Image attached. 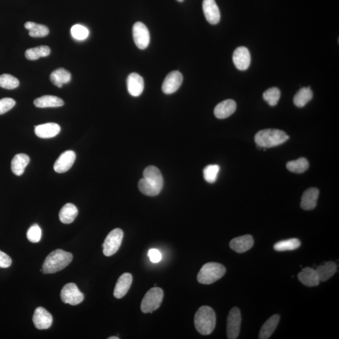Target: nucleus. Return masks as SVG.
<instances>
[{"label": "nucleus", "mask_w": 339, "mask_h": 339, "mask_svg": "<svg viewBox=\"0 0 339 339\" xmlns=\"http://www.w3.org/2000/svg\"><path fill=\"white\" fill-rule=\"evenodd\" d=\"M241 311L238 307L230 310L227 319V336L229 339L237 338L240 334L241 324Z\"/></svg>", "instance_id": "1a4fd4ad"}, {"label": "nucleus", "mask_w": 339, "mask_h": 339, "mask_svg": "<svg viewBox=\"0 0 339 339\" xmlns=\"http://www.w3.org/2000/svg\"><path fill=\"white\" fill-rule=\"evenodd\" d=\"M178 2H182L183 0H177Z\"/></svg>", "instance_id": "37998d69"}, {"label": "nucleus", "mask_w": 339, "mask_h": 339, "mask_svg": "<svg viewBox=\"0 0 339 339\" xmlns=\"http://www.w3.org/2000/svg\"><path fill=\"white\" fill-rule=\"evenodd\" d=\"M25 28L29 30V35L32 37H44L49 35V28L44 25L37 24L35 22H27Z\"/></svg>", "instance_id": "c756f323"}, {"label": "nucleus", "mask_w": 339, "mask_h": 339, "mask_svg": "<svg viewBox=\"0 0 339 339\" xmlns=\"http://www.w3.org/2000/svg\"><path fill=\"white\" fill-rule=\"evenodd\" d=\"M319 190L316 188H310L305 190L302 197L300 206L303 209L310 210L315 209L317 204Z\"/></svg>", "instance_id": "aec40b11"}, {"label": "nucleus", "mask_w": 339, "mask_h": 339, "mask_svg": "<svg viewBox=\"0 0 339 339\" xmlns=\"http://www.w3.org/2000/svg\"><path fill=\"white\" fill-rule=\"evenodd\" d=\"M51 82L58 88H62L63 84H68L71 81V72L65 68H59L53 71L50 76Z\"/></svg>", "instance_id": "393cba45"}, {"label": "nucleus", "mask_w": 339, "mask_h": 339, "mask_svg": "<svg viewBox=\"0 0 339 339\" xmlns=\"http://www.w3.org/2000/svg\"><path fill=\"white\" fill-rule=\"evenodd\" d=\"M162 288L154 287L147 292L141 304V310L144 313H152L160 307L163 299Z\"/></svg>", "instance_id": "423d86ee"}, {"label": "nucleus", "mask_w": 339, "mask_h": 339, "mask_svg": "<svg viewBox=\"0 0 339 339\" xmlns=\"http://www.w3.org/2000/svg\"><path fill=\"white\" fill-rule=\"evenodd\" d=\"M51 54V49L46 46H41L27 50L26 57L28 60H35L40 57L49 56Z\"/></svg>", "instance_id": "7c9ffc66"}, {"label": "nucleus", "mask_w": 339, "mask_h": 339, "mask_svg": "<svg viewBox=\"0 0 339 339\" xmlns=\"http://www.w3.org/2000/svg\"><path fill=\"white\" fill-rule=\"evenodd\" d=\"M15 104V100L12 98H6L0 99V115H4L12 110Z\"/></svg>", "instance_id": "58836bf2"}, {"label": "nucleus", "mask_w": 339, "mask_h": 339, "mask_svg": "<svg viewBox=\"0 0 339 339\" xmlns=\"http://www.w3.org/2000/svg\"><path fill=\"white\" fill-rule=\"evenodd\" d=\"M123 230L119 228L111 230L108 234L102 245L103 254L105 257H111L118 251L123 241Z\"/></svg>", "instance_id": "0eeeda50"}, {"label": "nucleus", "mask_w": 339, "mask_h": 339, "mask_svg": "<svg viewBox=\"0 0 339 339\" xmlns=\"http://www.w3.org/2000/svg\"><path fill=\"white\" fill-rule=\"evenodd\" d=\"M232 60L236 68L239 70H246L251 63V55L249 50L245 47H238L233 54Z\"/></svg>", "instance_id": "4468645a"}, {"label": "nucleus", "mask_w": 339, "mask_h": 339, "mask_svg": "<svg viewBox=\"0 0 339 339\" xmlns=\"http://www.w3.org/2000/svg\"><path fill=\"white\" fill-rule=\"evenodd\" d=\"M60 132L59 124L48 123L35 126V133L38 137L44 139L55 137Z\"/></svg>", "instance_id": "6ab92c4d"}, {"label": "nucleus", "mask_w": 339, "mask_h": 339, "mask_svg": "<svg viewBox=\"0 0 339 339\" xmlns=\"http://www.w3.org/2000/svg\"><path fill=\"white\" fill-rule=\"evenodd\" d=\"M289 136L282 130L267 129L260 131L255 135V142L262 148H271L284 143Z\"/></svg>", "instance_id": "20e7f679"}, {"label": "nucleus", "mask_w": 339, "mask_h": 339, "mask_svg": "<svg viewBox=\"0 0 339 339\" xmlns=\"http://www.w3.org/2000/svg\"><path fill=\"white\" fill-rule=\"evenodd\" d=\"M280 319V315H277V314L271 316L261 327L259 338L267 339L270 337L277 329L278 324L279 323Z\"/></svg>", "instance_id": "bb28decb"}, {"label": "nucleus", "mask_w": 339, "mask_h": 339, "mask_svg": "<svg viewBox=\"0 0 339 339\" xmlns=\"http://www.w3.org/2000/svg\"><path fill=\"white\" fill-rule=\"evenodd\" d=\"M337 269V265L333 261H328L319 265L315 270L320 282H326L336 273Z\"/></svg>", "instance_id": "b1692460"}, {"label": "nucleus", "mask_w": 339, "mask_h": 339, "mask_svg": "<svg viewBox=\"0 0 339 339\" xmlns=\"http://www.w3.org/2000/svg\"><path fill=\"white\" fill-rule=\"evenodd\" d=\"M313 98V93L310 87L302 88L294 96L293 102L296 107H304Z\"/></svg>", "instance_id": "c85d7f7f"}, {"label": "nucleus", "mask_w": 339, "mask_h": 339, "mask_svg": "<svg viewBox=\"0 0 339 339\" xmlns=\"http://www.w3.org/2000/svg\"><path fill=\"white\" fill-rule=\"evenodd\" d=\"M118 337H115V336H112V337H110L108 339H119Z\"/></svg>", "instance_id": "79ce46f5"}, {"label": "nucleus", "mask_w": 339, "mask_h": 339, "mask_svg": "<svg viewBox=\"0 0 339 339\" xmlns=\"http://www.w3.org/2000/svg\"><path fill=\"white\" fill-rule=\"evenodd\" d=\"M163 187V179L160 170L154 166H150L143 172V178L138 182V188L141 193L147 196L158 195Z\"/></svg>", "instance_id": "f257e3e1"}, {"label": "nucleus", "mask_w": 339, "mask_h": 339, "mask_svg": "<svg viewBox=\"0 0 339 339\" xmlns=\"http://www.w3.org/2000/svg\"><path fill=\"white\" fill-rule=\"evenodd\" d=\"M89 30L87 28L81 25H75L71 28V34L72 37L77 40H82L86 39L89 36Z\"/></svg>", "instance_id": "e433bc0d"}, {"label": "nucleus", "mask_w": 339, "mask_h": 339, "mask_svg": "<svg viewBox=\"0 0 339 339\" xmlns=\"http://www.w3.org/2000/svg\"><path fill=\"white\" fill-rule=\"evenodd\" d=\"M33 103L36 107L40 108H57L62 107L65 102L57 96L46 95L36 99Z\"/></svg>", "instance_id": "a878e982"}, {"label": "nucleus", "mask_w": 339, "mask_h": 339, "mask_svg": "<svg viewBox=\"0 0 339 339\" xmlns=\"http://www.w3.org/2000/svg\"><path fill=\"white\" fill-rule=\"evenodd\" d=\"M20 84L19 80L15 77L8 74H4L0 76V87L6 90H14L18 88Z\"/></svg>", "instance_id": "72a5a7b5"}, {"label": "nucleus", "mask_w": 339, "mask_h": 339, "mask_svg": "<svg viewBox=\"0 0 339 339\" xmlns=\"http://www.w3.org/2000/svg\"><path fill=\"white\" fill-rule=\"evenodd\" d=\"M287 168L293 173L302 174L307 171L309 168V163L305 158H300L299 159L290 161L287 164Z\"/></svg>", "instance_id": "473e14b6"}, {"label": "nucleus", "mask_w": 339, "mask_h": 339, "mask_svg": "<svg viewBox=\"0 0 339 339\" xmlns=\"http://www.w3.org/2000/svg\"><path fill=\"white\" fill-rule=\"evenodd\" d=\"M133 36L136 46L140 49L149 46L150 36L148 28L142 22H138L133 27Z\"/></svg>", "instance_id": "9d476101"}, {"label": "nucleus", "mask_w": 339, "mask_h": 339, "mask_svg": "<svg viewBox=\"0 0 339 339\" xmlns=\"http://www.w3.org/2000/svg\"><path fill=\"white\" fill-rule=\"evenodd\" d=\"M202 8L205 17L209 23L213 25L219 23L221 19V13L215 0H204Z\"/></svg>", "instance_id": "2eb2a0df"}, {"label": "nucleus", "mask_w": 339, "mask_h": 339, "mask_svg": "<svg viewBox=\"0 0 339 339\" xmlns=\"http://www.w3.org/2000/svg\"><path fill=\"white\" fill-rule=\"evenodd\" d=\"M78 215V209L71 203L66 204L59 213L60 221L63 224H69L74 222Z\"/></svg>", "instance_id": "cd10ccee"}, {"label": "nucleus", "mask_w": 339, "mask_h": 339, "mask_svg": "<svg viewBox=\"0 0 339 339\" xmlns=\"http://www.w3.org/2000/svg\"><path fill=\"white\" fill-rule=\"evenodd\" d=\"M132 275L129 273H125L119 278L114 290L115 298L119 299L126 295L132 285Z\"/></svg>", "instance_id": "a211bd4d"}, {"label": "nucleus", "mask_w": 339, "mask_h": 339, "mask_svg": "<svg viewBox=\"0 0 339 339\" xmlns=\"http://www.w3.org/2000/svg\"><path fill=\"white\" fill-rule=\"evenodd\" d=\"M236 110V103L234 100L227 99L216 105L215 115L218 119L229 117Z\"/></svg>", "instance_id": "412c9836"}, {"label": "nucleus", "mask_w": 339, "mask_h": 339, "mask_svg": "<svg viewBox=\"0 0 339 339\" xmlns=\"http://www.w3.org/2000/svg\"><path fill=\"white\" fill-rule=\"evenodd\" d=\"M72 259L73 255L71 252L62 249L54 250L46 257L41 271L44 274L57 273L67 267Z\"/></svg>", "instance_id": "f03ea898"}, {"label": "nucleus", "mask_w": 339, "mask_h": 339, "mask_svg": "<svg viewBox=\"0 0 339 339\" xmlns=\"http://www.w3.org/2000/svg\"><path fill=\"white\" fill-rule=\"evenodd\" d=\"M281 96V92L279 88H271L263 93V99L269 105L274 107L278 104Z\"/></svg>", "instance_id": "f704fd0d"}, {"label": "nucleus", "mask_w": 339, "mask_h": 339, "mask_svg": "<svg viewBox=\"0 0 339 339\" xmlns=\"http://www.w3.org/2000/svg\"><path fill=\"white\" fill-rule=\"evenodd\" d=\"M301 246V242L299 239L293 238L290 240L278 242L274 245V249L277 251H293Z\"/></svg>", "instance_id": "2f4dec72"}, {"label": "nucleus", "mask_w": 339, "mask_h": 339, "mask_svg": "<svg viewBox=\"0 0 339 339\" xmlns=\"http://www.w3.org/2000/svg\"><path fill=\"white\" fill-rule=\"evenodd\" d=\"M128 91L132 96L138 97L142 94L144 90L143 77L137 73H132L127 78Z\"/></svg>", "instance_id": "f3484780"}, {"label": "nucleus", "mask_w": 339, "mask_h": 339, "mask_svg": "<svg viewBox=\"0 0 339 339\" xmlns=\"http://www.w3.org/2000/svg\"><path fill=\"white\" fill-rule=\"evenodd\" d=\"M253 245V238L248 235L233 239L229 243L230 248L238 253H243L249 251Z\"/></svg>", "instance_id": "dca6fc26"}, {"label": "nucleus", "mask_w": 339, "mask_h": 339, "mask_svg": "<svg viewBox=\"0 0 339 339\" xmlns=\"http://www.w3.org/2000/svg\"><path fill=\"white\" fill-rule=\"evenodd\" d=\"M183 82V76L179 71H172L166 76L162 84V91L166 94H171L179 90Z\"/></svg>", "instance_id": "9b49d317"}, {"label": "nucleus", "mask_w": 339, "mask_h": 339, "mask_svg": "<svg viewBox=\"0 0 339 339\" xmlns=\"http://www.w3.org/2000/svg\"><path fill=\"white\" fill-rule=\"evenodd\" d=\"M298 278L300 282L307 287H316L321 282L315 269L312 268L307 267L303 269L299 273Z\"/></svg>", "instance_id": "4be33fe9"}, {"label": "nucleus", "mask_w": 339, "mask_h": 339, "mask_svg": "<svg viewBox=\"0 0 339 339\" xmlns=\"http://www.w3.org/2000/svg\"><path fill=\"white\" fill-rule=\"evenodd\" d=\"M27 237L32 243H38L41 238V229L37 224H33L28 230Z\"/></svg>", "instance_id": "4c0bfd02"}, {"label": "nucleus", "mask_w": 339, "mask_h": 339, "mask_svg": "<svg viewBox=\"0 0 339 339\" xmlns=\"http://www.w3.org/2000/svg\"><path fill=\"white\" fill-rule=\"evenodd\" d=\"M12 260L11 258L0 250V268H7L12 265Z\"/></svg>", "instance_id": "ea45409f"}, {"label": "nucleus", "mask_w": 339, "mask_h": 339, "mask_svg": "<svg viewBox=\"0 0 339 339\" xmlns=\"http://www.w3.org/2000/svg\"><path fill=\"white\" fill-rule=\"evenodd\" d=\"M220 171V166L218 165H209L204 169V177L207 182L215 183Z\"/></svg>", "instance_id": "c9c22d12"}, {"label": "nucleus", "mask_w": 339, "mask_h": 339, "mask_svg": "<svg viewBox=\"0 0 339 339\" xmlns=\"http://www.w3.org/2000/svg\"><path fill=\"white\" fill-rule=\"evenodd\" d=\"M216 316L215 310L209 306H202L197 311L194 316V325L199 333L210 335L215 329Z\"/></svg>", "instance_id": "7ed1b4c3"}, {"label": "nucleus", "mask_w": 339, "mask_h": 339, "mask_svg": "<svg viewBox=\"0 0 339 339\" xmlns=\"http://www.w3.org/2000/svg\"><path fill=\"white\" fill-rule=\"evenodd\" d=\"M149 257L150 261L153 263H158L162 260V255L156 249H151L149 251Z\"/></svg>", "instance_id": "a19ab883"}, {"label": "nucleus", "mask_w": 339, "mask_h": 339, "mask_svg": "<svg viewBox=\"0 0 339 339\" xmlns=\"http://www.w3.org/2000/svg\"><path fill=\"white\" fill-rule=\"evenodd\" d=\"M226 269L220 263L210 262L205 264L197 275V281L201 284L210 285L221 279L226 274Z\"/></svg>", "instance_id": "39448f33"}, {"label": "nucleus", "mask_w": 339, "mask_h": 339, "mask_svg": "<svg viewBox=\"0 0 339 339\" xmlns=\"http://www.w3.org/2000/svg\"><path fill=\"white\" fill-rule=\"evenodd\" d=\"M34 326L38 330H45L51 327L53 317L51 313L45 308L40 307L36 308L33 316Z\"/></svg>", "instance_id": "f8f14e48"}, {"label": "nucleus", "mask_w": 339, "mask_h": 339, "mask_svg": "<svg viewBox=\"0 0 339 339\" xmlns=\"http://www.w3.org/2000/svg\"><path fill=\"white\" fill-rule=\"evenodd\" d=\"M30 158L27 155L20 154L13 157L11 163V169L16 176H20L24 173L25 169L29 165Z\"/></svg>", "instance_id": "5701e85b"}, {"label": "nucleus", "mask_w": 339, "mask_h": 339, "mask_svg": "<svg viewBox=\"0 0 339 339\" xmlns=\"http://www.w3.org/2000/svg\"><path fill=\"white\" fill-rule=\"evenodd\" d=\"M76 158V154L72 150L63 152L55 162L54 171L59 174L65 173L73 165Z\"/></svg>", "instance_id": "ddd939ff"}, {"label": "nucleus", "mask_w": 339, "mask_h": 339, "mask_svg": "<svg viewBox=\"0 0 339 339\" xmlns=\"http://www.w3.org/2000/svg\"><path fill=\"white\" fill-rule=\"evenodd\" d=\"M60 297L65 304L71 305H79L84 299V294L73 283H68L61 290Z\"/></svg>", "instance_id": "6e6552de"}]
</instances>
